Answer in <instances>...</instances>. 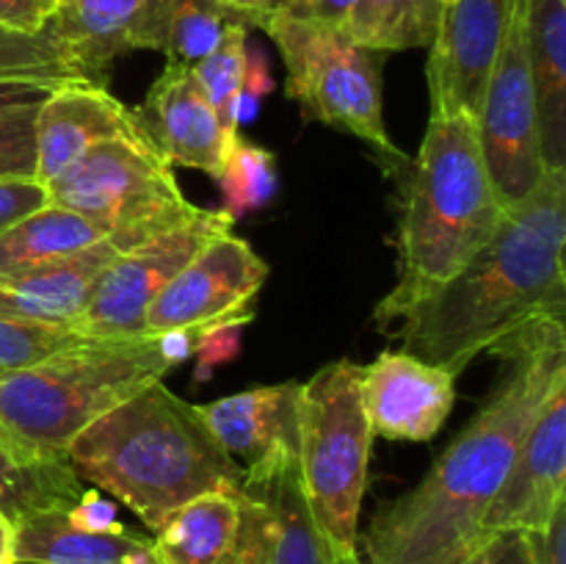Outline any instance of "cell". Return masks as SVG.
<instances>
[{
    "mask_svg": "<svg viewBox=\"0 0 566 564\" xmlns=\"http://www.w3.org/2000/svg\"><path fill=\"white\" fill-rule=\"evenodd\" d=\"M509 370L429 473L374 514L363 564H462L486 545L481 523L531 424L566 382L564 318H547L492 348Z\"/></svg>",
    "mask_w": 566,
    "mask_h": 564,
    "instance_id": "1",
    "label": "cell"
},
{
    "mask_svg": "<svg viewBox=\"0 0 566 564\" xmlns=\"http://www.w3.org/2000/svg\"><path fill=\"white\" fill-rule=\"evenodd\" d=\"M564 243L566 169H547L457 276L398 315L392 335L407 354L459 376L528 326L564 318Z\"/></svg>",
    "mask_w": 566,
    "mask_h": 564,
    "instance_id": "2",
    "label": "cell"
},
{
    "mask_svg": "<svg viewBox=\"0 0 566 564\" xmlns=\"http://www.w3.org/2000/svg\"><path fill=\"white\" fill-rule=\"evenodd\" d=\"M81 479L125 503L149 531L205 492L243 490V470L197 407L153 382L83 429L66 448Z\"/></svg>",
    "mask_w": 566,
    "mask_h": 564,
    "instance_id": "3",
    "label": "cell"
},
{
    "mask_svg": "<svg viewBox=\"0 0 566 564\" xmlns=\"http://www.w3.org/2000/svg\"><path fill=\"white\" fill-rule=\"evenodd\" d=\"M503 213L473 116H429L403 188L401 276L376 307V324L387 330L409 304L457 276L492 241Z\"/></svg>",
    "mask_w": 566,
    "mask_h": 564,
    "instance_id": "4",
    "label": "cell"
},
{
    "mask_svg": "<svg viewBox=\"0 0 566 564\" xmlns=\"http://www.w3.org/2000/svg\"><path fill=\"white\" fill-rule=\"evenodd\" d=\"M197 335L81 341L0 379V442L17 457L64 459L70 442L193 354Z\"/></svg>",
    "mask_w": 566,
    "mask_h": 564,
    "instance_id": "5",
    "label": "cell"
},
{
    "mask_svg": "<svg viewBox=\"0 0 566 564\" xmlns=\"http://www.w3.org/2000/svg\"><path fill=\"white\" fill-rule=\"evenodd\" d=\"M374 429L363 404V365L337 359L298 387V481L315 525L346 556H359Z\"/></svg>",
    "mask_w": 566,
    "mask_h": 564,
    "instance_id": "6",
    "label": "cell"
},
{
    "mask_svg": "<svg viewBox=\"0 0 566 564\" xmlns=\"http://www.w3.org/2000/svg\"><path fill=\"white\" fill-rule=\"evenodd\" d=\"M285 61L287 97L304 114L363 138L387 160H407L381 114V55L346 36L343 28L271 14L260 22Z\"/></svg>",
    "mask_w": 566,
    "mask_h": 564,
    "instance_id": "7",
    "label": "cell"
},
{
    "mask_svg": "<svg viewBox=\"0 0 566 564\" xmlns=\"http://www.w3.org/2000/svg\"><path fill=\"white\" fill-rule=\"evenodd\" d=\"M50 202L103 227L122 249L171 230L197 210L182 197L171 166L138 138H111L48 182Z\"/></svg>",
    "mask_w": 566,
    "mask_h": 564,
    "instance_id": "8",
    "label": "cell"
},
{
    "mask_svg": "<svg viewBox=\"0 0 566 564\" xmlns=\"http://www.w3.org/2000/svg\"><path fill=\"white\" fill-rule=\"evenodd\" d=\"M235 221L224 210L197 208L171 230L122 252L105 269L72 332L88 341H127L144 335V318L158 293Z\"/></svg>",
    "mask_w": 566,
    "mask_h": 564,
    "instance_id": "9",
    "label": "cell"
},
{
    "mask_svg": "<svg viewBox=\"0 0 566 564\" xmlns=\"http://www.w3.org/2000/svg\"><path fill=\"white\" fill-rule=\"evenodd\" d=\"M475 127L497 199L506 210L514 208L539 186L547 171L542 158L539 111L531 77L523 0L514 6L512 25L486 83Z\"/></svg>",
    "mask_w": 566,
    "mask_h": 564,
    "instance_id": "10",
    "label": "cell"
},
{
    "mask_svg": "<svg viewBox=\"0 0 566 564\" xmlns=\"http://www.w3.org/2000/svg\"><path fill=\"white\" fill-rule=\"evenodd\" d=\"M276 520L263 498L249 490L205 492L191 498L155 531L158 564H269Z\"/></svg>",
    "mask_w": 566,
    "mask_h": 564,
    "instance_id": "11",
    "label": "cell"
},
{
    "mask_svg": "<svg viewBox=\"0 0 566 564\" xmlns=\"http://www.w3.org/2000/svg\"><path fill=\"white\" fill-rule=\"evenodd\" d=\"M269 280L265 260L243 238H213L153 302L144 335L191 332L199 335L219 321L241 315Z\"/></svg>",
    "mask_w": 566,
    "mask_h": 564,
    "instance_id": "12",
    "label": "cell"
},
{
    "mask_svg": "<svg viewBox=\"0 0 566 564\" xmlns=\"http://www.w3.org/2000/svg\"><path fill=\"white\" fill-rule=\"evenodd\" d=\"M517 0H448L429 44L431 116H479Z\"/></svg>",
    "mask_w": 566,
    "mask_h": 564,
    "instance_id": "13",
    "label": "cell"
},
{
    "mask_svg": "<svg viewBox=\"0 0 566 564\" xmlns=\"http://www.w3.org/2000/svg\"><path fill=\"white\" fill-rule=\"evenodd\" d=\"M566 501V382L553 387L531 424L501 490L481 523V536L545 531Z\"/></svg>",
    "mask_w": 566,
    "mask_h": 564,
    "instance_id": "14",
    "label": "cell"
},
{
    "mask_svg": "<svg viewBox=\"0 0 566 564\" xmlns=\"http://www.w3.org/2000/svg\"><path fill=\"white\" fill-rule=\"evenodd\" d=\"M175 0H59L44 33L72 64L105 86L108 66L133 50H166Z\"/></svg>",
    "mask_w": 566,
    "mask_h": 564,
    "instance_id": "15",
    "label": "cell"
},
{
    "mask_svg": "<svg viewBox=\"0 0 566 564\" xmlns=\"http://www.w3.org/2000/svg\"><path fill=\"white\" fill-rule=\"evenodd\" d=\"M133 116L166 164L188 166L210 177L221 175L227 153L235 144L186 64L169 61Z\"/></svg>",
    "mask_w": 566,
    "mask_h": 564,
    "instance_id": "16",
    "label": "cell"
},
{
    "mask_svg": "<svg viewBox=\"0 0 566 564\" xmlns=\"http://www.w3.org/2000/svg\"><path fill=\"white\" fill-rule=\"evenodd\" d=\"M457 376L407 352H381L363 365V404L376 437L426 442L457 401Z\"/></svg>",
    "mask_w": 566,
    "mask_h": 564,
    "instance_id": "17",
    "label": "cell"
},
{
    "mask_svg": "<svg viewBox=\"0 0 566 564\" xmlns=\"http://www.w3.org/2000/svg\"><path fill=\"white\" fill-rule=\"evenodd\" d=\"M298 382L252 387L197 407L216 442L243 470V481L298 457Z\"/></svg>",
    "mask_w": 566,
    "mask_h": 564,
    "instance_id": "18",
    "label": "cell"
},
{
    "mask_svg": "<svg viewBox=\"0 0 566 564\" xmlns=\"http://www.w3.org/2000/svg\"><path fill=\"white\" fill-rule=\"evenodd\" d=\"M111 138L147 142L133 111H127L105 86L66 83L59 86L36 116V180L53 182L94 144ZM149 144V142H147Z\"/></svg>",
    "mask_w": 566,
    "mask_h": 564,
    "instance_id": "19",
    "label": "cell"
},
{
    "mask_svg": "<svg viewBox=\"0 0 566 564\" xmlns=\"http://www.w3.org/2000/svg\"><path fill=\"white\" fill-rule=\"evenodd\" d=\"M122 252L125 249L108 236L70 258L53 260L22 276L0 280V313L72 330L86 310L99 276Z\"/></svg>",
    "mask_w": 566,
    "mask_h": 564,
    "instance_id": "20",
    "label": "cell"
},
{
    "mask_svg": "<svg viewBox=\"0 0 566 564\" xmlns=\"http://www.w3.org/2000/svg\"><path fill=\"white\" fill-rule=\"evenodd\" d=\"M542 158L566 169V0H523Z\"/></svg>",
    "mask_w": 566,
    "mask_h": 564,
    "instance_id": "21",
    "label": "cell"
},
{
    "mask_svg": "<svg viewBox=\"0 0 566 564\" xmlns=\"http://www.w3.org/2000/svg\"><path fill=\"white\" fill-rule=\"evenodd\" d=\"M17 564H158L153 540L133 531L97 534L70 523L66 512H39L14 525Z\"/></svg>",
    "mask_w": 566,
    "mask_h": 564,
    "instance_id": "22",
    "label": "cell"
},
{
    "mask_svg": "<svg viewBox=\"0 0 566 564\" xmlns=\"http://www.w3.org/2000/svg\"><path fill=\"white\" fill-rule=\"evenodd\" d=\"M243 490L263 498L276 520V542L269 564H363V556L337 551L315 525L298 481V457H287L271 473L243 481Z\"/></svg>",
    "mask_w": 566,
    "mask_h": 564,
    "instance_id": "23",
    "label": "cell"
},
{
    "mask_svg": "<svg viewBox=\"0 0 566 564\" xmlns=\"http://www.w3.org/2000/svg\"><path fill=\"white\" fill-rule=\"evenodd\" d=\"M103 238H108V232L86 216L53 202L44 205L0 236V280L70 258Z\"/></svg>",
    "mask_w": 566,
    "mask_h": 564,
    "instance_id": "24",
    "label": "cell"
},
{
    "mask_svg": "<svg viewBox=\"0 0 566 564\" xmlns=\"http://www.w3.org/2000/svg\"><path fill=\"white\" fill-rule=\"evenodd\" d=\"M86 492L70 459H25L0 442V514L17 525L39 512H70Z\"/></svg>",
    "mask_w": 566,
    "mask_h": 564,
    "instance_id": "25",
    "label": "cell"
},
{
    "mask_svg": "<svg viewBox=\"0 0 566 564\" xmlns=\"http://www.w3.org/2000/svg\"><path fill=\"white\" fill-rule=\"evenodd\" d=\"M446 0H357L343 31L376 53L429 48L440 28Z\"/></svg>",
    "mask_w": 566,
    "mask_h": 564,
    "instance_id": "26",
    "label": "cell"
},
{
    "mask_svg": "<svg viewBox=\"0 0 566 564\" xmlns=\"http://www.w3.org/2000/svg\"><path fill=\"white\" fill-rule=\"evenodd\" d=\"M232 25L252 28V22L221 0H175L164 50L166 59L171 64H199Z\"/></svg>",
    "mask_w": 566,
    "mask_h": 564,
    "instance_id": "27",
    "label": "cell"
},
{
    "mask_svg": "<svg viewBox=\"0 0 566 564\" xmlns=\"http://www.w3.org/2000/svg\"><path fill=\"white\" fill-rule=\"evenodd\" d=\"M249 55V25H232L219 44L205 55L199 64L191 66L193 77L202 86L205 97L219 114L221 125L238 138V103L243 94V77H247Z\"/></svg>",
    "mask_w": 566,
    "mask_h": 564,
    "instance_id": "28",
    "label": "cell"
},
{
    "mask_svg": "<svg viewBox=\"0 0 566 564\" xmlns=\"http://www.w3.org/2000/svg\"><path fill=\"white\" fill-rule=\"evenodd\" d=\"M216 180L224 194V208L221 210L232 221H238L249 210L269 202L271 194L276 191V158L265 147H258V144L238 136Z\"/></svg>",
    "mask_w": 566,
    "mask_h": 564,
    "instance_id": "29",
    "label": "cell"
},
{
    "mask_svg": "<svg viewBox=\"0 0 566 564\" xmlns=\"http://www.w3.org/2000/svg\"><path fill=\"white\" fill-rule=\"evenodd\" d=\"M0 77L48 83H92L48 33H20L0 25ZM97 86V83H92Z\"/></svg>",
    "mask_w": 566,
    "mask_h": 564,
    "instance_id": "30",
    "label": "cell"
},
{
    "mask_svg": "<svg viewBox=\"0 0 566 564\" xmlns=\"http://www.w3.org/2000/svg\"><path fill=\"white\" fill-rule=\"evenodd\" d=\"M81 341L88 337H81L66 326H50L0 313V379Z\"/></svg>",
    "mask_w": 566,
    "mask_h": 564,
    "instance_id": "31",
    "label": "cell"
},
{
    "mask_svg": "<svg viewBox=\"0 0 566 564\" xmlns=\"http://www.w3.org/2000/svg\"><path fill=\"white\" fill-rule=\"evenodd\" d=\"M39 105L0 111V180H36Z\"/></svg>",
    "mask_w": 566,
    "mask_h": 564,
    "instance_id": "32",
    "label": "cell"
},
{
    "mask_svg": "<svg viewBox=\"0 0 566 564\" xmlns=\"http://www.w3.org/2000/svg\"><path fill=\"white\" fill-rule=\"evenodd\" d=\"M249 321H252V313H241L199 332L193 352L199 357V376L202 379L210 374V368L235 357L238 346H241V332Z\"/></svg>",
    "mask_w": 566,
    "mask_h": 564,
    "instance_id": "33",
    "label": "cell"
},
{
    "mask_svg": "<svg viewBox=\"0 0 566 564\" xmlns=\"http://www.w3.org/2000/svg\"><path fill=\"white\" fill-rule=\"evenodd\" d=\"M50 205L48 186L39 180H0V236L33 210Z\"/></svg>",
    "mask_w": 566,
    "mask_h": 564,
    "instance_id": "34",
    "label": "cell"
},
{
    "mask_svg": "<svg viewBox=\"0 0 566 564\" xmlns=\"http://www.w3.org/2000/svg\"><path fill=\"white\" fill-rule=\"evenodd\" d=\"M70 523H75L77 529L97 531V534H122L127 531V525L116 518V506L103 498V492L86 490L81 495V501L66 512Z\"/></svg>",
    "mask_w": 566,
    "mask_h": 564,
    "instance_id": "35",
    "label": "cell"
},
{
    "mask_svg": "<svg viewBox=\"0 0 566 564\" xmlns=\"http://www.w3.org/2000/svg\"><path fill=\"white\" fill-rule=\"evenodd\" d=\"M531 564H566V501L556 509L545 531L525 534Z\"/></svg>",
    "mask_w": 566,
    "mask_h": 564,
    "instance_id": "36",
    "label": "cell"
},
{
    "mask_svg": "<svg viewBox=\"0 0 566 564\" xmlns=\"http://www.w3.org/2000/svg\"><path fill=\"white\" fill-rule=\"evenodd\" d=\"M59 0H0V25L20 33H42Z\"/></svg>",
    "mask_w": 566,
    "mask_h": 564,
    "instance_id": "37",
    "label": "cell"
},
{
    "mask_svg": "<svg viewBox=\"0 0 566 564\" xmlns=\"http://www.w3.org/2000/svg\"><path fill=\"white\" fill-rule=\"evenodd\" d=\"M59 86L61 83L28 81V77H0V111L42 105Z\"/></svg>",
    "mask_w": 566,
    "mask_h": 564,
    "instance_id": "38",
    "label": "cell"
},
{
    "mask_svg": "<svg viewBox=\"0 0 566 564\" xmlns=\"http://www.w3.org/2000/svg\"><path fill=\"white\" fill-rule=\"evenodd\" d=\"M354 3H357V0H291L285 14L296 17V20L343 28V22H346Z\"/></svg>",
    "mask_w": 566,
    "mask_h": 564,
    "instance_id": "39",
    "label": "cell"
},
{
    "mask_svg": "<svg viewBox=\"0 0 566 564\" xmlns=\"http://www.w3.org/2000/svg\"><path fill=\"white\" fill-rule=\"evenodd\" d=\"M492 564H531L528 542L525 534L509 531L495 540V553H492Z\"/></svg>",
    "mask_w": 566,
    "mask_h": 564,
    "instance_id": "40",
    "label": "cell"
},
{
    "mask_svg": "<svg viewBox=\"0 0 566 564\" xmlns=\"http://www.w3.org/2000/svg\"><path fill=\"white\" fill-rule=\"evenodd\" d=\"M221 3L232 6L235 11L247 14L249 22H252V28H258L265 17L285 14L291 0H221Z\"/></svg>",
    "mask_w": 566,
    "mask_h": 564,
    "instance_id": "41",
    "label": "cell"
},
{
    "mask_svg": "<svg viewBox=\"0 0 566 564\" xmlns=\"http://www.w3.org/2000/svg\"><path fill=\"white\" fill-rule=\"evenodd\" d=\"M0 564H17L14 562V525L0 514Z\"/></svg>",
    "mask_w": 566,
    "mask_h": 564,
    "instance_id": "42",
    "label": "cell"
},
{
    "mask_svg": "<svg viewBox=\"0 0 566 564\" xmlns=\"http://www.w3.org/2000/svg\"><path fill=\"white\" fill-rule=\"evenodd\" d=\"M497 540V536H495ZM495 540H490L486 542V545H481L479 551L473 553V556L468 558V562H462V564H492V553H495Z\"/></svg>",
    "mask_w": 566,
    "mask_h": 564,
    "instance_id": "43",
    "label": "cell"
},
{
    "mask_svg": "<svg viewBox=\"0 0 566 564\" xmlns=\"http://www.w3.org/2000/svg\"><path fill=\"white\" fill-rule=\"evenodd\" d=\"M446 3H448V0H446Z\"/></svg>",
    "mask_w": 566,
    "mask_h": 564,
    "instance_id": "44",
    "label": "cell"
}]
</instances>
